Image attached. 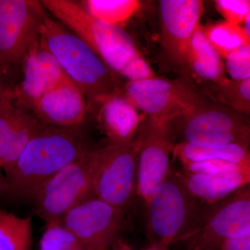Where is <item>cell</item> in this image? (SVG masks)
<instances>
[{"label": "cell", "mask_w": 250, "mask_h": 250, "mask_svg": "<svg viewBox=\"0 0 250 250\" xmlns=\"http://www.w3.org/2000/svg\"><path fill=\"white\" fill-rule=\"evenodd\" d=\"M90 149L75 128L44 125L5 171L6 197L33 203L48 181Z\"/></svg>", "instance_id": "6da1fadb"}, {"label": "cell", "mask_w": 250, "mask_h": 250, "mask_svg": "<svg viewBox=\"0 0 250 250\" xmlns=\"http://www.w3.org/2000/svg\"><path fill=\"white\" fill-rule=\"evenodd\" d=\"M44 9L86 42L109 68L129 81L156 77L129 34L120 26L93 17L81 2L42 0Z\"/></svg>", "instance_id": "7a4b0ae2"}, {"label": "cell", "mask_w": 250, "mask_h": 250, "mask_svg": "<svg viewBox=\"0 0 250 250\" xmlns=\"http://www.w3.org/2000/svg\"><path fill=\"white\" fill-rule=\"evenodd\" d=\"M39 41L80 88L85 98L100 104L121 92L120 76L109 68L90 46L46 14L42 18Z\"/></svg>", "instance_id": "3957f363"}, {"label": "cell", "mask_w": 250, "mask_h": 250, "mask_svg": "<svg viewBox=\"0 0 250 250\" xmlns=\"http://www.w3.org/2000/svg\"><path fill=\"white\" fill-rule=\"evenodd\" d=\"M210 207L192 195L175 170L170 168L146 208L151 244L168 248L185 241L201 226Z\"/></svg>", "instance_id": "277c9868"}, {"label": "cell", "mask_w": 250, "mask_h": 250, "mask_svg": "<svg viewBox=\"0 0 250 250\" xmlns=\"http://www.w3.org/2000/svg\"><path fill=\"white\" fill-rule=\"evenodd\" d=\"M173 124L182 142L202 146H250L248 116L205 96L174 120Z\"/></svg>", "instance_id": "5b68a950"}, {"label": "cell", "mask_w": 250, "mask_h": 250, "mask_svg": "<svg viewBox=\"0 0 250 250\" xmlns=\"http://www.w3.org/2000/svg\"><path fill=\"white\" fill-rule=\"evenodd\" d=\"M94 196L126 212L136 195L137 139L91 149Z\"/></svg>", "instance_id": "8992f818"}, {"label": "cell", "mask_w": 250, "mask_h": 250, "mask_svg": "<svg viewBox=\"0 0 250 250\" xmlns=\"http://www.w3.org/2000/svg\"><path fill=\"white\" fill-rule=\"evenodd\" d=\"M45 13L41 1L0 0V77L22 64L39 42Z\"/></svg>", "instance_id": "52a82bcc"}, {"label": "cell", "mask_w": 250, "mask_h": 250, "mask_svg": "<svg viewBox=\"0 0 250 250\" xmlns=\"http://www.w3.org/2000/svg\"><path fill=\"white\" fill-rule=\"evenodd\" d=\"M121 93L145 116L166 121H173L203 97L186 79L168 80L156 76L129 81Z\"/></svg>", "instance_id": "ba28073f"}, {"label": "cell", "mask_w": 250, "mask_h": 250, "mask_svg": "<svg viewBox=\"0 0 250 250\" xmlns=\"http://www.w3.org/2000/svg\"><path fill=\"white\" fill-rule=\"evenodd\" d=\"M137 143L136 195L147 208L153 192L171 168L170 156L176 145L173 121L145 116L140 126Z\"/></svg>", "instance_id": "9c48e42d"}, {"label": "cell", "mask_w": 250, "mask_h": 250, "mask_svg": "<svg viewBox=\"0 0 250 250\" xmlns=\"http://www.w3.org/2000/svg\"><path fill=\"white\" fill-rule=\"evenodd\" d=\"M91 149L62 169L42 188L33 202L36 216L47 223L60 220L72 208L95 197Z\"/></svg>", "instance_id": "30bf717a"}, {"label": "cell", "mask_w": 250, "mask_h": 250, "mask_svg": "<svg viewBox=\"0 0 250 250\" xmlns=\"http://www.w3.org/2000/svg\"><path fill=\"white\" fill-rule=\"evenodd\" d=\"M250 233V188H241L210 206L195 232L187 238L188 250H220L228 238Z\"/></svg>", "instance_id": "8fae6325"}, {"label": "cell", "mask_w": 250, "mask_h": 250, "mask_svg": "<svg viewBox=\"0 0 250 250\" xmlns=\"http://www.w3.org/2000/svg\"><path fill=\"white\" fill-rule=\"evenodd\" d=\"M60 221L87 250H109L126 225L125 212L93 197L64 215Z\"/></svg>", "instance_id": "7c38bea8"}, {"label": "cell", "mask_w": 250, "mask_h": 250, "mask_svg": "<svg viewBox=\"0 0 250 250\" xmlns=\"http://www.w3.org/2000/svg\"><path fill=\"white\" fill-rule=\"evenodd\" d=\"M163 52L171 62L185 67L189 44L205 11L201 0H161L159 2Z\"/></svg>", "instance_id": "4fadbf2b"}, {"label": "cell", "mask_w": 250, "mask_h": 250, "mask_svg": "<svg viewBox=\"0 0 250 250\" xmlns=\"http://www.w3.org/2000/svg\"><path fill=\"white\" fill-rule=\"evenodd\" d=\"M15 100L13 88L6 87L0 98V168L9 170L28 143L44 126Z\"/></svg>", "instance_id": "5bb4252c"}, {"label": "cell", "mask_w": 250, "mask_h": 250, "mask_svg": "<svg viewBox=\"0 0 250 250\" xmlns=\"http://www.w3.org/2000/svg\"><path fill=\"white\" fill-rule=\"evenodd\" d=\"M24 78L13 88L16 103L31 112L42 96L68 78L58 61L41 43L33 45L22 62Z\"/></svg>", "instance_id": "9a60e30c"}, {"label": "cell", "mask_w": 250, "mask_h": 250, "mask_svg": "<svg viewBox=\"0 0 250 250\" xmlns=\"http://www.w3.org/2000/svg\"><path fill=\"white\" fill-rule=\"evenodd\" d=\"M86 111L84 95L69 77L42 96L31 110L44 125L65 128L80 125Z\"/></svg>", "instance_id": "2e32d148"}, {"label": "cell", "mask_w": 250, "mask_h": 250, "mask_svg": "<svg viewBox=\"0 0 250 250\" xmlns=\"http://www.w3.org/2000/svg\"><path fill=\"white\" fill-rule=\"evenodd\" d=\"M99 126L106 136L108 143L128 145L134 142L144 115L120 92L100 103Z\"/></svg>", "instance_id": "e0dca14e"}, {"label": "cell", "mask_w": 250, "mask_h": 250, "mask_svg": "<svg viewBox=\"0 0 250 250\" xmlns=\"http://www.w3.org/2000/svg\"><path fill=\"white\" fill-rule=\"evenodd\" d=\"M176 173L192 195L206 205L212 206L250 183V168L216 175Z\"/></svg>", "instance_id": "ac0fdd59"}, {"label": "cell", "mask_w": 250, "mask_h": 250, "mask_svg": "<svg viewBox=\"0 0 250 250\" xmlns=\"http://www.w3.org/2000/svg\"><path fill=\"white\" fill-rule=\"evenodd\" d=\"M185 67L199 83H218L228 80L226 70L216 50L210 45L200 24L189 44Z\"/></svg>", "instance_id": "d6986e66"}, {"label": "cell", "mask_w": 250, "mask_h": 250, "mask_svg": "<svg viewBox=\"0 0 250 250\" xmlns=\"http://www.w3.org/2000/svg\"><path fill=\"white\" fill-rule=\"evenodd\" d=\"M173 159L179 163L209 160H223L241 163L250 161L249 147L230 144L220 146H202L190 143H176Z\"/></svg>", "instance_id": "ffe728a7"}, {"label": "cell", "mask_w": 250, "mask_h": 250, "mask_svg": "<svg viewBox=\"0 0 250 250\" xmlns=\"http://www.w3.org/2000/svg\"><path fill=\"white\" fill-rule=\"evenodd\" d=\"M202 95L249 116L250 79L236 81L228 79L218 83H201Z\"/></svg>", "instance_id": "44dd1931"}, {"label": "cell", "mask_w": 250, "mask_h": 250, "mask_svg": "<svg viewBox=\"0 0 250 250\" xmlns=\"http://www.w3.org/2000/svg\"><path fill=\"white\" fill-rule=\"evenodd\" d=\"M32 220L0 208V250H31Z\"/></svg>", "instance_id": "7402d4cb"}, {"label": "cell", "mask_w": 250, "mask_h": 250, "mask_svg": "<svg viewBox=\"0 0 250 250\" xmlns=\"http://www.w3.org/2000/svg\"><path fill=\"white\" fill-rule=\"evenodd\" d=\"M203 30L207 40L223 59L240 47L250 45V39L241 25L224 21L203 26Z\"/></svg>", "instance_id": "603a6c76"}, {"label": "cell", "mask_w": 250, "mask_h": 250, "mask_svg": "<svg viewBox=\"0 0 250 250\" xmlns=\"http://www.w3.org/2000/svg\"><path fill=\"white\" fill-rule=\"evenodd\" d=\"M80 2L93 17L118 26L129 21L140 7L137 0H87Z\"/></svg>", "instance_id": "cb8c5ba5"}, {"label": "cell", "mask_w": 250, "mask_h": 250, "mask_svg": "<svg viewBox=\"0 0 250 250\" xmlns=\"http://www.w3.org/2000/svg\"><path fill=\"white\" fill-rule=\"evenodd\" d=\"M40 250H87L60 220L47 222L41 237Z\"/></svg>", "instance_id": "d4e9b609"}, {"label": "cell", "mask_w": 250, "mask_h": 250, "mask_svg": "<svg viewBox=\"0 0 250 250\" xmlns=\"http://www.w3.org/2000/svg\"><path fill=\"white\" fill-rule=\"evenodd\" d=\"M180 164H182V170L186 172L205 175L229 173L250 168V161L234 163L223 160H209Z\"/></svg>", "instance_id": "484cf974"}, {"label": "cell", "mask_w": 250, "mask_h": 250, "mask_svg": "<svg viewBox=\"0 0 250 250\" xmlns=\"http://www.w3.org/2000/svg\"><path fill=\"white\" fill-rule=\"evenodd\" d=\"M223 60L225 70L231 80L244 81L250 79V45L233 51Z\"/></svg>", "instance_id": "4316f807"}, {"label": "cell", "mask_w": 250, "mask_h": 250, "mask_svg": "<svg viewBox=\"0 0 250 250\" xmlns=\"http://www.w3.org/2000/svg\"><path fill=\"white\" fill-rule=\"evenodd\" d=\"M215 8L225 21L241 25L250 15V0H216Z\"/></svg>", "instance_id": "83f0119b"}, {"label": "cell", "mask_w": 250, "mask_h": 250, "mask_svg": "<svg viewBox=\"0 0 250 250\" xmlns=\"http://www.w3.org/2000/svg\"><path fill=\"white\" fill-rule=\"evenodd\" d=\"M220 250H250V233L228 238Z\"/></svg>", "instance_id": "f1b7e54d"}, {"label": "cell", "mask_w": 250, "mask_h": 250, "mask_svg": "<svg viewBox=\"0 0 250 250\" xmlns=\"http://www.w3.org/2000/svg\"><path fill=\"white\" fill-rule=\"evenodd\" d=\"M0 168V197H6L8 191L7 182L5 175H3Z\"/></svg>", "instance_id": "f546056e"}, {"label": "cell", "mask_w": 250, "mask_h": 250, "mask_svg": "<svg viewBox=\"0 0 250 250\" xmlns=\"http://www.w3.org/2000/svg\"><path fill=\"white\" fill-rule=\"evenodd\" d=\"M112 248L113 250H131L129 244L123 240L120 239V238L115 243L114 246L112 247Z\"/></svg>", "instance_id": "4dcf8cb0"}, {"label": "cell", "mask_w": 250, "mask_h": 250, "mask_svg": "<svg viewBox=\"0 0 250 250\" xmlns=\"http://www.w3.org/2000/svg\"><path fill=\"white\" fill-rule=\"evenodd\" d=\"M241 26L243 28L245 34H246L247 37L250 39V15L246 18Z\"/></svg>", "instance_id": "1f68e13d"}, {"label": "cell", "mask_w": 250, "mask_h": 250, "mask_svg": "<svg viewBox=\"0 0 250 250\" xmlns=\"http://www.w3.org/2000/svg\"><path fill=\"white\" fill-rule=\"evenodd\" d=\"M167 249H168V248H167V247L156 244V243H152L149 248L142 250H167Z\"/></svg>", "instance_id": "d6a6232c"}, {"label": "cell", "mask_w": 250, "mask_h": 250, "mask_svg": "<svg viewBox=\"0 0 250 250\" xmlns=\"http://www.w3.org/2000/svg\"><path fill=\"white\" fill-rule=\"evenodd\" d=\"M6 86H5L1 82H0V98H1V94H2L3 91H4V88H6Z\"/></svg>", "instance_id": "836d02e7"}, {"label": "cell", "mask_w": 250, "mask_h": 250, "mask_svg": "<svg viewBox=\"0 0 250 250\" xmlns=\"http://www.w3.org/2000/svg\"><path fill=\"white\" fill-rule=\"evenodd\" d=\"M109 250H113V248H111V249Z\"/></svg>", "instance_id": "e575fe53"}]
</instances>
